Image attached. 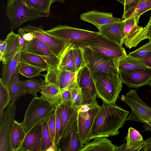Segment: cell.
Returning <instances> with one entry per match:
<instances>
[{
    "mask_svg": "<svg viewBox=\"0 0 151 151\" xmlns=\"http://www.w3.org/2000/svg\"><path fill=\"white\" fill-rule=\"evenodd\" d=\"M95 118L90 140L96 137H113L119 133L124 125L129 112L116 104L103 102Z\"/></svg>",
    "mask_w": 151,
    "mask_h": 151,
    "instance_id": "cell-1",
    "label": "cell"
},
{
    "mask_svg": "<svg viewBox=\"0 0 151 151\" xmlns=\"http://www.w3.org/2000/svg\"><path fill=\"white\" fill-rule=\"evenodd\" d=\"M91 74L95 84L97 96L103 102L115 104L122 86L119 73L108 72Z\"/></svg>",
    "mask_w": 151,
    "mask_h": 151,
    "instance_id": "cell-2",
    "label": "cell"
},
{
    "mask_svg": "<svg viewBox=\"0 0 151 151\" xmlns=\"http://www.w3.org/2000/svg\"><path fill=\"white\" fill-rule=\"evenodd\" d=\"M7 2L5 10L11 31L28 21L47 17L46 14L34 10L24 0H7Z\"/></svg>",
    "mask_w": 151,
    "mask_h": 151,
    "instance_id": "cell-3",
    "label": "cell"
},
{
    "mask_svg": "<svg viewBox=\"0 0 151 151\" xmlns=\"http://www.w3.org/2000/svg\"><path fill=\"white\" fill-rule=\"evenodd\" d=\"M122 99L131 109L126 121L141 122L144 124L143 131L151 132V107L145 103L137 94V89H130Z\"/></svg>",
    "mask_w": 151,
    "mask_h": 151,
    "instance_id": "cell-4",
    "label": "cell"
},
{
    "mask_svg": "<svg viewBox=\"0 0 151 151\" xmlns=\"http://www.w3.org/2000/svg\"><path fill=\"white\" fill-rule=\"evenodd\" d=\"M55 110V107L41 97H33L25 111L23 120L21 123L26 133L49 117Z\"/></svg>",
    "mask_w": 151,
    "mask_h": 151,
    "instance_id": "cell-5",
    "label": "cell"
},
{
    "mask_svg": "<svg viewBox=\"0 0 151 151\" xmlns=\"http://www.w3.org/2000/svg\"><path fill=\"white\" fill-rule=\"evenodd\" d=\"M73 44L89 47L94 51L114 59L127 55L122 46L109 40L101 34Z\"/></svg>",
    "mask_w": 151,
    "mask_h": 151,
    "instance_id": "cell-6",
    "label": "cell"
},
{
    "mask_svg": "<svg viewBox=\"0 0 151 151\" xmlns=\"http://www.w3.org/2000/svg\"><path fill=\"white\" fill-rule=\"evenodd\" d=\"M86 66L91 73H101L108 72L119 73L118 59L107 57L86 46H82Z\"/></svg>",
    "mask_w": 151,
    "mask_h": 151,
    "instance_id": "cell-7",
    "label": "cell"
},
{
    "mask_svg": "<svg viewBox=\"0 0 151 151\" xmlns=\"http://www.w3.org/2000/svg\"><path fill=\"white\" fill-rule=\"evenodd\" d=\"M22 28L31 33L35 37L45 44L60 59L70 44L63 39L47 33L41 26H35L28 24Z\"/></svg>",
    "mask_w": 151,
    "mask_h": 151,
    "instance_id": "cell-8",
    "label": "cell"
},
{
    "mask_svg": "<svg viewBox=\"0 0 151 151\" xmlns=\"http://www.w3.org/2000/svg\"><path fill=\"white\" fill-rule=\"evenodd\" d=\"M45 31L52 35L72 44L94 37L100 34L99 32L77 28L65 25H58Z\"/></svg>",
    "mask_w": 151,
    "mask_h": 151,
    "instance_id": "cell-9",
    "label": "cell"
},
{
    "mask_svg": "<svg viewBox=\"0 0 151 151\" xmlns=\"http://www.w3.org/2000/svg\"><path fill=\"white\" fill-rule=\"evenodd\" d=\"M15 104H9L0 117V151H12L10 135L15 120Z\"/></svg>",
    "mask_w": 151,
    "mask_h": 151,
    "instance_id": "cell-10",
    "label": "cell"
},
{
    "mask_svg": "<svg viewBox=\"0 0 151 151\" xmlns=\"http://www.w3.org/2000/svg\"><path fill=\"white\" fill-rule=\"evenodd\" d=\"M99 108L100 106L96 103L87 111H82L78 109V128L81 141L83 145L90 141L92 126Z\"/></svg>",
    "mask_w": 151,
    "mask_h": 151,
    "instance_id": "cell-11",
    "label": "cell"
},
{
    "mask_svg": "<svg viewBox=\"0 0 151 151\" xmlns=\"http://www.w3.org/2000/svg\"><path fill=\"white\" fill-rule=\"evenodd\" d=\"M77 82L81 91L83 105H91L98 103L94 82L86 66L78 72L77 76Z\"/></svg>",
    "mask_w": 151,
    "mask_h": 151,
    "instance_id": "cell-12",
    "label": "cell"
},
{
    "mask_svg": "<svg viewBox=\"0 0 151 151\" xmlns=\"http://www.w3.org/2000/svg\"><path fill=\"white\" fill-rule=\"evenodd\" d=\"M21 51L34 54L41 57L47 63L49 69L58 68L60 59L50 47L43 42L34 37L29 42H26Z\"/></svg>",
    "mask_w": 151,
    "mask_h": 151,
    "instance_id": "cell-13",
    "label": "cell"
},
{
    "mask_svg": "<svg viewBox=\"0 0 151 151\" xmlns=\"http://www.w3.org/2000/svg\"><path fill=\"white\" fill-rule=\"evenodd\" d=\"M118 71L122 83L130 88L145 86L151 81V68H149Z\"/></svg>",
    "mask_w": 151,
    "mask_h": 151,
    "instance_id": "cell-14",
    "label": "cell"
},
{
    "mask_svg": "<svg viewBox=\"0 0 151 151\" xmlns=\"http://www.w3.org/2000/svg\"><path fill=\"white\" fill-rule=\"evenodd\" d=\"M47 73L42 74L45 82L58 86L61 89H69L77 83L78 72L61 70L58 68L49 69Z\"/></svg>",
    "mask_w": 151,
    "mask_h": 151,
    "instance_id": "cell-15",
    "label": "cell"
},
{
    "mask_svg": "<svg viewBox=\"0 0 151 151\" xmlns=\"http://www.w3.org/2000/svg\"><path fill=\"white\" fill-rule=\"evenodd\" d=\"M58 106L61 123L60 142L61 138L68 134L77 120L78 109L71 101H61Z\"/></svg>",
    "mask_w": 151,
    "mask_h": 151,
    "instance_id": "cell-16",
    "label": "cell"
},
{
    "mask_svg": "<svg viewBox=\"0 0 151 151\" xmlns=\"http://www.w3.org/2000/svg\"><path fill=\"white\" fill-rule=\"evenodd\" d=\"M47 150L42 135L41 122L35 125L26 133L19 151H46Z\"/></svg>",
    "mask_w": 151,
    "mask_h": 151,
    "instance_id": "cell-17",
    "label": "cell"
},
{
    "mask_svg": "<svg viewBox=\"0 0 151 151\" xmlns=\"http://www.w3.org/2000/svg\"><path fill=\"white\" fill-rule=\"evenodd\" d=\"M83 21L91 23L98 29L101 26L110 23L117 22L122 20L116 18L111 13L94 10L82 13L80 17Z\"/></svg>",
    "mask_w": 151,
    "mask_h": 151,
    "instance_id": "cell-18",
    "label": "cell"
},
{
    "mask_svg": "<svg viewBox=\"0 0 151 151\" xmlns=\"http://www.w3.org/2000/svg\"><path fill=\"white\" fill-rule=\"evenodd\" d=\"M83 145L80 139L77 120L68 134L61 139L58 151H80Z\"/></svg>",
    "mask_w": 151,
    "mask_h": 151,
    "instance_id": "cell-19",
    "label": "cell"
},
{
    "mask_svg": "<svg viewBox=\"0 0 151 151\" xmlns=\"http://www.w3.org/2000/svg\"><path fill=\"white\" fill-rule=\"evenodd\" d=\"M100 34L109 40L122 46L123 24V20L104 25L98 29Z\"/></svg>",
    "mask_w": 151,
    "mask_h": 151,
    "instance_id": "cell-20",
    "label": "cell"
},
{
    "mask_svg": "<svg viewBox=\"0 0 151 151\" xmlns=\"http://www.w3.org/2000/svg\"><path fill=\"white\" fill-rule=\"evenodd\" d=\"M146 39L151 40V14L149 21L144 27L137 25L134 30L124 40L125 46L130 49L135 47L142 41Z\"/></svg>",
    "mask_w": 151,
    "mask_h": 151,
    "instance_id": "cell-21",
    "label": "cell"
},
{
    "mask_svg": "<svg viewBox=\"0 0 151 151\" xmlns=\"http://www.w3.org/2000/svg\"><path fill=\"white\" fill-rule=\"evenodd\" d=\"M123 147L114 145L107 137H99L84 145L80 151H122Z\"/></svg>",
    "mask_w": 151,
    "mask_h": 151,
    "instance_id": "cell-22",
    "label": "cell"
},
{
    "mask_svg": "<svg viewBox=\"0 0 151 151\" xmlns=\"http://www.w3.org/2000/svg\"><path fill=\"white\" fill-rule=\"evenodd\" d=\"M19 35L11 31L6 36L4 40L6 42V49L1 61L2 64L11 61L15 55L21 51L22 47L19 42Z\"/></svg>",
    "mask_w": 151,
    "mask_h": 151,
    "instance_id": "cell-23",
    "label": "cell"
},
{
    "mask_svg": "<svg viewBox=\"0 0 151 151\" xmlns=\"http://www.w3.org/2000/svg\"><path fill=\"white\" fill-rule=\"evenodd\" d=\"M40 92L42 98L55 108L58 106L61 101V89L58 86L45 82Z\"/></svg>",
    "mask_w": 151,
    "mask_h": 151,
    "instance_id": "cell-24",
    "label": "cell"
},
{
    "mask_svg": "<svg viewBox=\"0 0 151 151\" xmlns=\"http://www.w3.org/2000/svg\"><path fill=\"white\" fill-rule=\"evenodd\" d=\"M125 139L127 142L123 146L122 151H139L146 144L139 132L131 127L128 129Z\"/></svg>",
    "mask_w": 151,
    "mask_h": 151,
    "instance_id": "cell-25",
    "label": "cell"
},
{
    "mask_svg": "<svg viewBox=\"0 0 151 151\" xmlns=\"http://www.w3.org/2000/svg\"><path fill=\"white\" fill-rule=\"evenodd\" d=\"M21 52V51H19L11 61L7 63L2 64V65L1 78L8 88L14 74L18 71L20 63Z\"/></svg>",
    "mask_w": 151,
    "mask_h": 151,
    "instance_id": "cell-26",
    "label": "cell"
},
{
    "mask_svg": "<svg viewBox=\"0 0 151 151\" xmlns=\"http://www.w3.org/2000/svg\"><path fill=\"white\" fill-rule=\"evenodd\" d=\"M19 74L18 71L14 73L8 88L12 104H15L21 96L31 94L29 90L21 83Z\"/></svg>",
    "mask_w": 151,
    "mask_h": 151,
    "instance_id": "cell-27",
    "label": "cell"
},
{
    "mask_svg": "<svg viewBox=\"0 0 151 151\" xmlns=\"http://www.w3.org/2000/svg\"><path fill=\"white\" fill-rule=\"evenodd\" d=\"M26 133L21 123L14 120L10 135L12 151H17L21 147Z\"/></svg>",
    "mask_w": 151,
    "mask_h": 151,
    "instance_id": "cell-28",
    "label": "cell"
},
{
    "mask_svg": "<svg viewBox=\"0 0 151 151\" xmlns=\"http://www.w3.org/2000/svg\"><path fill=\"white\" fill-rule=\"evenodd\" d=\"M58 69L76 73L73 52V44L70 43L60 59Z\"/></svg>",
    "mask_w": 151,
    "mask_h": 151,
    "instance_id": "cell-29",
    "label": "cell"
},
{
    "mask_svg": "<svg viewBox=\"0 0 151 151\" xmlns=\"http://www.w3.org/2000/svg\"><path fill=\"white\" fill-rule=\"evenodd\" d=\"M118 70H127L148 68L139 60L128 55L117 59Z\"/></svg>",
    "mask_w": 151,
    "mask_h": 151,
    "instance_id": "cell-30",
    "label": "cell"
},
{
    "mask_svg": "<svg viewBox=\"0 0 151 151\" xmlns=\"http://www.w3.org/2000/svg\"><path fill=\"white\" fill-rule=\"evenodd\" d=\"M20 62L29 64L44 69L46 71L49 66L46 61L38 55L23 51L21 52Z\"/></svg>",
    "mask_w": 151,
    "mask_h": 151,
    "instance_id": "cell-31",
    "label": "cell"
},
{
    "mask_svg": "<svg viewBox=\"0 0 151 151\" xmlns=\"http://www.w3.org/2000/svg\"><path fill=\"white\" fill-rule=\"evenodd\" d=\"M151 9V0H140L134 7L122 15V19L132 17H139L144 13Z\"/></svg>",
    "mask_w": 151,
    "mask_h": 151,
    "instance_id": "cell-32",
    "label": "cell"
},
{
    "mask_svg": "<svg viewBox=\"0 0 151 151\" xmlns=\"http://www.w3.org/2000/svg\"><path fill=\"white\" fill-rule=\"evenodd\" d=\"M46 70L36 66L20 62L18 69V73L26 78H32L38 77L42 74L40 73Z\"/></svg>",
    "mask_w": 151,
    "mask_h": 151,
    "instance_id": "cell-33",
    "label": "cell"
},
{
    "mask_svg": "<svg viewBox=\"0 0 151 151\" xmlns=\"http://www.w3.org/2000/svg\"><path fill=\"white\" fill-rule=\"evenodd\" d=\"M31 7L37 11L46 14L47 17L50 15L51 4L56 2L55 0H24Z\"/></svg>",
    "mask_w": 151,
    "mask_h": 151,
    "instance_id": "cell-34",
    "label": "cell"
},
{
    "mask_svg": "<svg viewBox=\"0 0 151 151\" xmlns=\"http://www.w3.org/2000/svg\"><path fill=\"white\" fill-rule=\"evenodd\" d=\"M73 52L76 72H78L86 65L82 47L73 44Z\"/></svg>",
    "mask_w": 151,
    "mask_h": 151,
    "instance_id": "cell-35",
    "label": "cell"
},
{
    "mask_svg": "<svg viewBox=\"0 0 151 151\" xmlns=\"http://www.w3.org/2000/svg\"><path fill=\"white\" fill-rule=\"evenodd\" d=\"M11 99L8 88L0 78V117L3 116L5 108L9 104Z\"/></svg>",
    "mask_w": 151,
    "mask_h": 151,
    "instance_id": "cell-36",
    "label": "cell"
},
{
    "mask_svg": "<svg viewBox=\"0 0 151 151\" xmlns=\"http://www.w3.org/2000/svg\"><path fill=\"white\" fill-rule=\"evenodd\" d=\"M21 83L28 88L34 97H37V92L40 91L45 82V80L40 78L39 79L34 78L26 81H20Z\"/></svg>",
    "mask_w": 151,
    "mask_h": 151,
    "instance_id": "cell-37",
    "label": "cell"
},
{
    "mask_svg": "<svg viewBox=\"0 0 151 151\" xmlns=\"http://www.w3.org/2000/svg\"><path fill=\"white\" fill-rule=\"evenodd\" d=\"M139 18V17H132L122 20L124 43L125 40L133 32L136 26L138 25Z\"/></svg>",
    "mask_w": 151,
    "mask_h": 151,
    "instance_id": "cell-38",
    "label": "cell"
},
{
    "mask_svg": "<svg viewBox=\"0 0 151 151\" xmlns=\"http://www.w3.org/2000/svg\"><path fill=\"white\" fill-rule=\"evenodd\" d=\"M151 54V40L137 50L129 53L128 55L136 58H144Z\"/></svg>",
    "mask_w": 151,
    "mask_h": 151,
    "instance_id": "cell-39",
    "label": "cell"
},
{
    "mask_svg": "<svg viewBox=\"0 0 151 151\" xmlns=\"http://www.w3.org/2000/svg\"><path fill=\"white\" fill-rule=\"evenodd\" d=\"M69 89L71 94L73 104L79 109L83 105L82 97L80 88L77 83Z\"/></svg>",
    "mask_w": 151,
    "mask_h": 151,
    "instance_id": "cell-40",
    "label": "cell"
},
{
    "mask_svg": "<svg viewBox=\"0 0 151 151\" xmlns=\"http://www.w3.org/2000/svg\"><path fill=\"white\" fill-rule=\"evenodd\" d=\"M48 118L42 122V135L47 149V151L54 143L52 141L49 128Z\"/></svg>",
    "mask_w": 151,
    "mask_h": 151,
    "instance_id": "cell-41",
    "label": "cell"
},
{
    "mask_svg": "<svg viewBox=\"0 0 151 151\" xmlns=\"http://www.w3.org/2000/svg\"><path fill=\"white\" fill-rule=\"evenodd\" d=\"M56 112L55 136V144L58 147L60 142L59 134L61 127L60 112L58 106L55 108Z\"/></svg>",
    "mask_w": 151,
    "mask_h": 151,
    "instance_id": "cell-42",
    "label": "cell"
},
{
    "mask_svg": "<svg viewBox=\"0 0 151 151\" xmlns=\"http://www.w3.org/2000/svg\"><path fill=\"white\" fill-rule=\"evenodd\" d=\"M55 122L56 112L55 111L48 118V119L49 128L52 141L54 144L55 136Z\"/></svg>",
    "mask_w": 151,
    "mask_h": 151,
    "instance_id": "cell-43",
    "label": "cell"
},
{
    "mask_svg": "<svg viewBox=\"0 0 151 151\" xmlns=\"http://www.w3.org/2000/svg\"><path fill=\"white\" fill-rule=\"evenodd\" d=\"M140 0H125L124 15L129 10L135 7Z\"/></svg>",
    "mask_w": 151,
    "mask_h": 151,
    "instance_id": "cell-44",
    "label": "cell"
},
{
    "mask_svg": "<svg viewBox=\"0 0 151 151\" xmlns=\"http://www.w3.org/2000/svg\"><path fill=\"white\" fill-rule=\"evenodd\" d=\"M18 34L20 35L27 42L32 40L34 37L31 32L24 30L22 28H20L18 31Z\"/></svg>",
    "mask_w": 151,
    "mask_h": 151,
    "instance_id": "cell-45",
    "label": "cell"
},
{
    "mask_svg": "<svg viewBox=\"0 0 151 151\" xmlns=\"http://www.w3.org/2000/svg\"><path fill=\"white\" fill-rule=\"evenodd\" d=\"M61 101H71L72 99L71 94L70 90L68 89L61 90Z\"/></svg>",
    "mask_w": 151,
    "mask_h": 151,
    "instance_id": "cell-46",
    "label": "cell"
},
{
    "mask_svg": "<svg viewBox=\"0 0 151 151\" xmlns=\"http://www.w3.org/2000/svg\"><path fill=\"white\" fill-rule=\"evenodd\" d=\"M6 46V42L5 40H0V61H1L5 52Z\"/></svg>",
    "mask_w": 151,
    "mask_h": 151,
    "instance_id": "cell-47",
    "label": "cell"
},
{
    "mask_svg": "<svg viewBox=\"0 0 151 151\" xmlns=\"http://www.w3.org/2000/svg\"><path fill=\"white\" fill-rule=\"evenodd\" d=\"M137 59L140 60L147 67L151 68V54L144 58Z\"/></svg>",
    "mask_w": 151,
    "mask_h": 151,
    "instance_id": "cell-48",
    "label": "cell"
},
{
    "mask_svg": "<svg viewBox=\"0 0 151 151\" xmlns=\"http://www.w3.org/2000/svg\"><path fill=\"white\" fill-rule=\"evenodd\" d=\"M19 45L22 47L23 46L25 43L26 41L19 34Z\"/></svg>",
    "mask_w": 151,
    "mask_h": 151,
    "instance_id": "cell-49",
    "label": "cell"
},
{
    "mask_svg": "<svg viewBox=\"0 0 151 151\" xmlns=\"http://www.w3.org/2000/svg\"><path fill=\"white\" fill-rule=\"evenodd\" d=\"M142 149L144 151H151V144H146Z\"/></svg>",
    "mask_w": 151,
    "mask_h": 151,
    "instance_id": "cell-50",
    "label": "cell"
},
{
    "mask_svg": "<svg viewBox=\"0 0 151 151\" xmlns=\"http://www.w3.org/2000/svg\"><path fill=\"white\" fill-rule=\"evenodd\" d=\"M146 144H151V137L147 138L145 140Z\"/></svg>",
    "mask_w": 151,
    "mask_h": 151,
    "instance_id": "cell-51",
    "label": "cell"
},
{
    "mask_svg": "<svg viewBox=\"0 0 151 151\" xmlns=\"http://www.w3.org/2000/svg\"><path fill=\"white\" fill-rule=\"evenodd\" d=\"M121 3L124 6V4L125 0H116Z\"/></svg>",
    "mask_w": 151,
    "mask_h": 151,
    "instance_id": "cell-52",
    "label": "cell"
},
{
    "mask_svg": "<svg viewBox=\"0 0 151 151\" xmlns=\"http://www.w3.org/2000/svg\"><path fill=\"white\" fill-rule=\"evenodd\" d=\"M56 1H58L61 3H63L65 0H55Z\"/></svg>",
    "mask_w": 151,
    "mask_h": 151,
    "instance_id": "cell-53",
    "label": "cell"
},
{
    "mask_svg": "<svg viewBox=\"0 0 151 151\" xmlns=\"http://www.w3.org/2000/svg\"><path fill=\"white\" fill-rule=\"evenodd\" d=\"M149 85H150V86L151 87V81H150Z\"/></svg>",
    "mask_w": 151,
    "mask_h": 151,
    "instance_id": "cell-54",
    "label": "cell"
}]
</instances>
